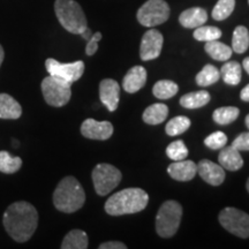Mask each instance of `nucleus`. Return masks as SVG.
Masks as SVG:
<instances>
[{"mask_svg": "<svg viewBox=\"0 0 249 249\" xmlns=\"http://www.w3.org/2000/svg\"><path fill=\"white\" fill-rule=\"evenodd\" d=\"M2 223L8 235L17 242H26L34 235L38 213L36 208L29 202L18 201L11 204L6 209L2 217Z\"/></svg>", "mask_w": 249, "mask_h": 249, "instance_id": "obj_1", "label": "nucleus"}, {"mask_svg": "<svg viewBox=\"0 0 249 249\" xmlns=\"http://www.w3.org/2000/svg\"><path fill=\"white\" fill-rule=\"evenodd\" d=\"M149 195L141 188H126L111 196L105 203V211L111 216L136 213L148 205Z\"/></svg>", "mask_w": 249, "mask_h": 249, "instance_id": "obj_2", "label": "nucleus"}, {"mask_svg": "<svg viewBox=\"0 0 249 249\" xmlns=\"http://www.w3.org/2000/svg\"><path fill=\"white\" fill-rule=\"evenodd\" d=\"M86 202V193L74 177H66L58 183L53 193V204L59 211L73 213L80 210Z\"/></svg>", "mask_w": 249, "mask_h": 249, "instance_id": "obj_3", "label": "nucleus"}, {"mask_svg": "<svg viewBox=\"0 0 249 249\" xmlns=\"http://www.w3.org/2000/svg\"><path fill=\"white\" fill-rule=\"evenodd\" d=\"M54 12L58 21L68 33L81 35L88 28L85 12L75 0H55Z\"/></svg>", "mask_w": 249, "mask_h": 249, "instance_id": "obj_4", "label": "nucleus"}, {"mask_svg": "<svg viewBox=\"0 0 249 249\" xmlns=\"http://www.w3.org/2000/svg\"><path fill=\"white\" fill-rule=\"evenodd\" d=\"M182 217V207L177 201H166L156 217V231L161 238H172L178 231Z\"/></svg>", "mask_w": 249, "mask_h": 249, "instance_id": "obj_5", "label": "nucleus"}, {"mask_svg": "<svg viewBox=\"0 0 249 249\" xmlns=\"http://www.w3.org/2000/svg\"><path fill=\"white\" fill-rule=\"evenodd\" d=\"M71 83L57 76L49 75L45 77L42 81V92L45 102L54 107H65L71 96Z\"/></svg>", "mask_w": 249, "mask_h": 249, "instance_id": "obj_6", "label": "nucleus"}, {"mask_svg": "<svg viewBox=\"0 0 249 249\" xmlns=\"http://www.w3.org/2000/svg\"><path fill=\"white\" fill-rule=\"evenodd\" d=\"M121 172L113 165L102 163L92 171V182L99 196H105L113 191L121 181Z\"/></svg>", "mask_w": 249, "mask_h": 249, "instance_id": "obj_7", "label": "nucleus"}, {"mask_svg": "<svg viewBox=\"0 0 249 249\" xmlns=\"http://www.w3.org/2000/svg\"><path fill=\"white\" fill-rule=\"evenodd\" d=\"M169 17L170 7L164 0H148L138 11V21L148 28L163 24Z\"/></svg>", "mask_w": 249, "mask_h": 249, "instance_id": "obj_8", "label": "nucleus"}, {"mask_svg": "<svg viewBox=\"0 0 249 249\" xmlns=\"http://www.w3.org/2000/svg\"><path fill=\"white\" fill-rule=\"evenodd\" d=\"M219 223L226 231L239 238H249V214L236 208H225L219 213Z\"/></svg>", "mask_w": 249, "mask_h": 249, "instance_id": "obj_9", "label": "nucleus"}, {"mask_svg": "<svg viewBox=\"0 0 249 249\" xmlns=\"http://www.w3.org/2000/svg\"><path fill=\"white\" fill-rule=\"evenodd\" d=\"M45 67L49 75L57 76L70 83L79 81L85 73V62L80 60L70 62V64H62L55 59L49 58L45 60Z\"/></svg>", "mask_w": 249, "mask_h": 249, "instance_id": "obj_10", "label": "nucleus"}, {"mask_svg": "<svg viewBox=\"0 0 249 249\" xmlns=\"http://www.w3.org/2000/svg\"><path fill=\"white\" fill-rule=\"evenodd\" d=\"M163 35L156 29H150L144 34L140 46V57L142 60H154L160 55L163 48Z\"/></svg>", "mask_w": 249, "mask_h": 249, "instance_id": "obj_11", "label": "nucleus"}, {"mask_svg": "<svg viewBox=\"0 0 249 249\" xmlns=\"http://www.w3.org/2000/svg\"><path fill=\"white\" fill-rule=\"evenodd\" d=\"M81 134L87 139L105 141L113 134V124L110 121H97L89 118L81 124Z\"/></svg>", "mask_w": 249, "mask_h": 249, "instance_id": "obj_12", "label": "nucleus"}, {"mask_svg": "<svg viewBox=\"0 0 249 249\" xmlns=\"http://www.w3.org/2000/svg\"><path fill=\"white\" fill-rule=\"evenodd\" d=\"M99 97L104 107L110 112L118 108L120 99V86L117 81L112 79H104L99 85Z\"/></svg>", "mask_w": 249, "mask_h": 249, "instance_id": "obj_13", "label": "nucleus"}, {"mask_svg": "<svg viewBox=\"0 0 249 249\" xmlns=\"http://www.w3.org/2000/svg\"><path fill=\"white\" fill-rule=\"evenodd\" d=\"M197 172L205 182L211 186H219L225 179V171L219 164L203 160L197 164Z\"/></svg>", "mask_w": 249, "mask_h": 249, "instance_id": "obj_14", "label": "nucleus"}, {"mask_svg": "<svg viewBox=\"0 0 249 249\" xmlns=\"http://www.w3.org/2000/svg\"><path fill=\"white\" fill-rule=\"evenodd\" d=\"M197 172V165L193 160H182L174 161L167 167V173L178 181H191Z\"/></svg>", "mask_w": 249, "mask_h": 249, "instance_id": "obj_15", "label": "nucleus"}, {"mask_svg": "<svg viewBox=\"0 0 249 249\" xmlns=\"http://www.w3.org/2000/svg\"><path fill=\"white\" fill-rule=\"evenodd\" d=\"M147 82V71L142 66H135L127 71L124 77L123 88L124 91L134 93L138 92L144 87Z\"/></svg>", "mask_w": 249, "mask_h": 249, "instance_id": "obj_16", "label": "nucleus"}, {"mask_svg": "<svg viewBox=\"0 0 249 249\" xmlns=\"http://www.w3.org/2000/svg\"><path fill=\"white\" fill-rule=\"evenodd\" d=\"M218 161L223 169L229 171H238L244 166V160H242L240 151L233 145L222 148V151L218 156Z\"/></svg>", "mask_w": 249, "mask_h": 249, "instance_id": "obj_17", "label": "nucleus"}, {"mask_svg": "<svg viewBox=\"0 0 249 249\" xmlns=\"http://www.w3.org/2000/svg\"><path fill=\"white\" fill-rule=\"evenodd\" d=\"M208 13L204 8L193 7L183 11L180 14L179 22L182 27L188 28V29H195L207 22Z\"/></svg>", "mask_w": 249, "mask_h": 249, "instance_id": "obj_18", "label": "nucleus"}, {"mask_svg": "<svg viewBox=\"0 0 249 249\" xmlns=\"http://www.w3.org/2000/svg\"><path fill=\"white\" fill-rule=\"evenodd\" d=\"M22 107L8 93H0V119H18Z\"/></svg>", "mask_w": 249, "mask_h": 249, "instance_id": "obj_19", "label": "nucleus"}, {"mask_svg": "<svg viewBox=\"0 0 249 249\" xmlns=\"http://www.w3.org/2000/svg\"><path fill=\"white\" fill-rule=\"evenodd\" d=\"M169 116V107L161 103H156L143 112V121L148 124H160Z\"/></svg>", "mask_w": 249, "mask_h": 249, "instance_id": "obj_20", "label": "nucleus"}, {"mask_svg": "<svg viewBox=\"0 0 249 249\" xmlns=\"http://www.w3.org/2000/svg\"><path fill=\"white\" fill-rule=\"evenodd\" d=\"M220 77L229 86H238L241 81L242 68L236 61H227L220 68Z\"/></svg>", "mask_w": 249, "mask_h": 249, "instance_id": "obj_21", "label": "nucleus"}, {"mask_svg": "<svg viewBox=\"0 0 249 249\" xmlns=\"http://www.w3.org/2000/svg\"><path fill=\"white\" fill-rule=\"evenodd\" d=\"M88 235L85 231L73 230L62 240V249H87L88 248Z\"/></svg>", "mask_w": 249, "mask_h": 249, "instance_id": "obj_22", "label": "nucleus"}, {"mask_svg": "<svg viewBox=\"0 0 249 249\" xmlns=\"http://www.w3.org/2000/svg\"><path fill=\"white\" fill-rule=\"evenodd\" d=\"M210 93L205 90H200L183 95L180 98V105L185 108H200L210 102Z\"/></svg>", "mask_w": 249, "mask_h": 249, "instance_id": "obj_23", "label": "nucleus"}, {"mask_svg": "<svg viewBox=\"0 0 249 249\" xmlns=\"http://www.w3.org/2000/svg\"><path fill=\"white\" fill-rule=\"evenodd\" d=\"M204 50L211 58L217 61L229 60L233 53L232 48H230V46L224 44V43L218 42L217 39L205 43Z\"/></svg>", "mask_w": 249, "mask_h": 249, "instance_id": "obj_24", "label": "nucleus"}, {"mask_svg": "<svg viewBox=\"0 0 249 249\" xmlns=\"http://www.w3.org/2000/svg\"><path fill=\"white\" fill-rule=\"evenodd\" d=\"M179 91V87L171 80H160L152 88L155 97L160 99H170L174 97Z\"/></svg>", "mask_w": 249, "mask_h": 249, "instance_id": "obj_25", "label": "nucleus"}, {"mask_svg": "<svg viewBox=\"0 0 249 249\" xmlns=\"http://www.w3.org/2000/svg\"><path fill=\"white\" fill-rule=\"evenodd\" d=\"M220 79V71L213 65H205L200 73L196 75V83L200 87H209L218 82Z\"/></svg>", "mask_w": 249, "mask_h": 249, "instance_id": "obj_26", "label": "nucleus"}, {"mask_svg": "<svg viewBox=\"0 0 249 249\" xmlns=\"http://www.w3.org/2000/svg\"><path fill=\"white\" fill-rule=\"evenodd\" d=\"M249 48V31L246 27L235 28L232 38V50L236 53H244Z\"/></svg>", "mask_w": 249, "mask_h": 249, "instance_id": "obj_27", "label": "nucleus"}, {"mask_svg": "<svg viewBox=\"0 0 249 249\" xmlns=\"http://www.w3.org/2000/svg\"><path fill=\"white\" fill-rule=\"evenodd\" d=\"M239 114H240V110L234 107H219L213 112V120L214 123L218 124H232L233 121L238 119Z\"/></svg>", "mask_w": 249, "mask_h": 249, "instance_id": "obj_28", "label": "nucleus"}, {"mask_svg": "<svg viewBox=\"0 0 249 249\" xmlns=\"http://www.w3.org/2000/svg\"><path fill=\"white\" fill-rule=\"evenodd\" d=\"M22 166L20 157H13L7 151H0V172L12 174L18 172Z\"/></svg>", "mask_w": 249, "mask_h": 249, "instance_id": "obj_29", "label": "nucleus"}, {"mask_svg": "<svg viewBox=\"0 0 249 249\" xmlns=\"http://www.w3.org/2000/svg\"><path fill=\"white\" fill-rule=\"evenodd\" d=\"M191 127V120L187 117L179 116L171 119L165 127V132L169 136H177L180 134L187 132V129Z\"/></svg>", "mask_w": 249, "mask_h": 249, "instance_id": "obj_30", "label": "nucleus"}, {"mask_svg": "<svg viewBox=\"0 0 249 249\" xmlns=\"http://www.w3.org/2000/svg\"><path fill=\"white\" fill-rule=\"evenodd\" d=\"M235 7V0H218L213 9V18L216 21L226 20L233 13Z\"/></svg>", "mask_w": 249, "mask_h": 249, "instance_id": "obj_31", "label": "nucleus"}, {"mask_svg": "<svg viewBox=\"0 0 249 249\" xmlns=\"http://www.w3.org/2000/svg\"><path fill=\"white\" fill-rule=\"evenodd\" d=\"M222 37V30L217 27L211 26H201L195 28L194 31V38L200 42H211V40L219 39Z\"/></svg>", "mask_w": 249, "mask_h": 249, "instance_id": "obj_32", "label": "nucleus"}, {"mask_svg": "<svg viewBox=\"0 0 249 249\" xmlns=\"http://www.w3.org/2000/svg\"><path fill=\"white\" fill-rule=\"evenodd\" d=\"M166 155L170 160L174 161L182 160H186L187 156H188V149H187L183 141L178 140V141H174L169 144V147L166 148Z\"/></svg>", "mask_w": 249, "mask_h": 249, "instance_id": "obj_33", "label": "nucleus"}, {"mask_svg": "<svg viewBox=\"0 0 249 249\" xmlns=\"http://www.w3.org/2000/svg\"><path fill=\"white\" fill-rule=\"evenodd\" d=\"M204 143L208 148L213 149V150H218V149H222L226 145L227 136L223 132H214L210 134L208 138H205Z\"/></svg>", "mask_w": 249, "mask_h": 249, "instance_id": "obj_34", "label": "nucleus"}, {"mask_svg": "<svg viewBox=\"0 0 249 249\" xmlns=\"http://www.w3.org/2000/svg\"><path fill=\"white\" fill-rule=\"evenodd\" d=\"M102 34L99 33H95L92 34V36L90 37V39L88 40V44H87L86 48V53L87 55H93L97 52L98 50V43L101 42L102 39Z\"/></svg>", "mask_w": 249, "mask_h": 249, "instance_id": "obj_35", "label": "nucleus"}, {"mask_svg": "<svg viewBox=\"0 0 249 249\" xmlns=\"http://www.w3.org/2000/svg\"><path fill=\"white\" fill-rule=\"evenodd\" d=\"M232 145L239 151H249V132L241 133L240 135L233 141Z\"/></svg>", "mask_w": 249, "mask_h": 249, "instance_id": "obj_36", "label": "nucleus"}, {"mask_svg": "<svg viewBox=\"0 0 249 249\" xmlns=\"http://www.w3.org/2000/svg\"><path fill=\"white\" fill-rule=\"evenodd\" d=\"M127 246L120 241H107L99 246V249H126Z\"/></svg>", "mask_w": 249, "mask_h": 249, "instance_id": "obj_37", "label": "nucleus"}, {"mask_svg": "<svg viewBox=\"0 0 249 249\" xmlns=\"http://www.w3.org/2000/svg\"><path fill=\"white\" fill-rule=\"evenodd\" d=\"M240 98H241L244 102H249V85L246 86L245 88L241 90V92H240Z\"/></svg>", "mask_w": 249, "mask_h": 249, "instance_id": "obj_38", "label": "nucleus"}, {"mask_svg": "<svg viewBox=\"0 0 249 249\" xmlns=\"http://www.w3.org/2000/svg\"><path fill=\"white\" fill-rule=\"evenodd\" d=\"M81 36H82V38L83 39H86V40H89L90 39V37L92 36V33H91V30L89 29V28H87V29L83 31L82 34H81Z\"/></svg>", "mask_w": 249, "mask_h": 249, "instance_id": "obj_39", "label": "nucleus"}, {"mask_svg": "<svg viewBox=\"0 0 249 249\" xmlns=\"http://www.w3.org/2000/svg\"><path fill=\"white\" fill-rule=\"evenodd\" d=\"M242 66H244L245 71L249 74V57L244 59V61H242Z\"/></svg>", "mask_w": 249, "mask_h": 249, "instance_id": "obj_40", "label": "nucleus"}, {"mask_svg": "<svg viewBox=\"0 0 249 249\" xmlns=\"http://www.w3.org/2000/svg\"><path fill=\"white\" fill-rule=\"evenodd\" d=\"M4 58H5V52H4V49H2V46L0 45V66H1L2 61H4Z\"/></svg>", "mask_w": 249, "mask_h": 249, "instance_id": "obj_41", "label": "nucleus"}, {"mask_svg": "<svg viewBox=\"0 0 249 249\" xmlns=\"http://www.w3.org/2000/svg\"><path fill=\"white\" fill-rule=\"evenodd\" d=\"M245 123H246V126H247V128L249 129V114L247 117H246V120H245Z\"/></svg>", "mask_w": 249, "mask_h": 249, "instance_id": "obj_42", "label": "nucleus"}, {"mask_svg": "<svg viewBox=\"0 0 249 249\" xmlns=\"http://www.w3.org/2000/svg\"><path fill=\"white\" fill-rule=\"evenodd\" d=\"M246 187H247V191H248V193H249V178H248V180H247V185H246Z\"/></svg>", "mask_w": 249, "mask_h": 249, "instance_id": "obj_43", "label": "nucleus"}, {"mask_svg": "<svg viewBox=\"0 0 249 249\" xmlns=\"http://www.w3.org/2000/svg\"><path fill=\"white\" fill-rule=\"evenodd\" d=\"M248 2H249V0H248Z\"/></svg>", "mask_w": 249, "mask_h": 249, "instance_id": "obj_44", "label": "nucleus"}]
</instances>
